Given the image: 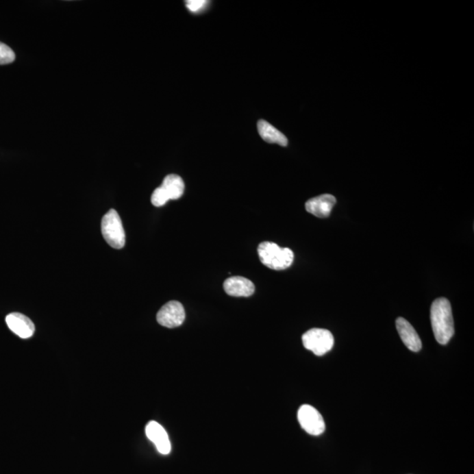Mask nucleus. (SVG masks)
<instances>
[{"mask_svg":"<svg viewBox=\"0 0 474 474\" xmlns=\"http://www.w3.org/2000/svg\"><path fill=\"white\" fill-rule=\"evenodd\" d=\"M298 420L301 428L308 434L319 436L325 430V423L322 414L310 405H302L299 408Z\"/></svg>","mask_w":474,"mask_h":474,"instance_id":"nucleus-6","label":"nucleus"},{"mask_svg":"<svg viewBox=\"0 0 474 474\" xmlns=\"http://www.w3.org/2000/svg\"><path fill=\"white\" fill-rule=\"evenodd\" d=\"M396 329L400 335L402 342L411 351L418 352L423 347L422 341L418 336L416 329L404 318L400 317L396 320Z\"/></svg>","mask_w":474,"mask_h":474,"instance_id":"nucleus-11","label":"nucleus"},{"mask_svg":"<svg viewBox=\"0 0 474 474\" xmlns=\"http://www.w3.org/2000/svg\"><path fill=\"white\" fill-rule=\"evenodd\" d=\"M14 59L15 54L10 47L0 42V64H11Z\"/></svg>","mask_w":474,"mask_h":474,"instance_id":"nucleus-14","label":"nucleus"},{"mask_svg":"<svg viewBox=\"0 0 474 474\" xmlns=\"http://www.w3.org/2000/svg\"><path fill=\"white\" fill-rule=\"evenodd\" d=\"M304 347L316 356H323L332 351L334 346V336L329 330L312 329L302 336Z\"/></svg>","mask_w":474,"mask_h":474,"instance_id":"nucleus-5","label":"nucleus"},{"mask_svg":"<svg viewBox=\"0 0 474 474\" xmlns=\"http://www.w3.org/2000/svg\"><path fill=\"white\" fill-rule=\"evenodd\" d=\"M101 232L105 241L111 247L123 249L126 242V235L120 215L114 209H111L104 215L101 221Z\"/></svg>","mask_w":474,"mask_h":474,"instance_id":"nucleus-4","label":"nucleus"},{"mask_svg":"<svg viewBox=\"0 0 474 474\" xmlns=\"http://www.w3.org/2000/svg\"><path fill=\"white\" fill-rule=\"evenodd\" d=\"M258 253L262 264L271 270L288 269L295 260L292 249L279 247L276 243L271 242H261L258 248Z\"/></svg>","mask_w":474,"mask_h":474,"instance_id":"nucleus-2","label":"nucleus"},{"mask_svg":"<svg viewBox=\"0 0 474 474\" xmlns=\"http://www.w3.org/2000/svg\"><path fill=\"white\" fill-rule=\"evenodd\" d=\"M336 202V198L332 195H320L305 202V210L316 217H329Z\"/></svg>","mask_w":474,"mask_h":474,"instance_id":"nucleus-12","label":"nucleus"},{"mask_svg":"<svg viewBox=\"0 0 474 474\" xmlns=\"http://www.w3.org/2000/svg\"><path fill=\"white\" fill-rule=\"evenodd\" d=\"M258 129L264 141L269 143H276V145L283 146V147L288 146V140L286 136L280 132L279 130H277L276 127H274L273 125L267 123V121L264 120L258 121Z\"/></svg>","mask_w":474,"mask_h":474,"instance_id":"nucleus-13","label":"nucleus"},{"mask_svg":"<svg viewBox=\"0 0 474 474\" xmlns=\"http://www.w3.org/2000/svg\"><path fill=\"white\" fill-rule=\"evenodd\" d=\"M186 4L190 12H197L207 5L208 1L205 0H189V1L186 2Z\"/></svg>","mask_w":474,"mask_h":474,"instance_id":"nucleus-15","label":"nucleus"},{"mask_svg":"<svg viewBox=\"0 0 474 474\" xmlns=\"http://www.w3.org/2000/svg\"><path fill=\"white\" fill-rule=\"evenodd\" d=\"M185 319V308L180 302L176 301L168 302L163 305L157 316L158 323L169 329L182 325Z\"/></svg>","mask_w":474,"mask_h":474,"instance_id":"nucleus-7","label":"nucleus"},{"mask_svg":"<svg viewBox=\"0 0 474 474\" xmlns=\"http://www.w3.org/2000/svg\"><path fill=\"white\" fill-rule=\"evenodd\" d=\"M223 288L227 295L233 297H249L255 292L253 282L246 277L240 276L229 277L224 282Z\"/></svg>","mask_w":474,"mask_h":474,"instance_id":"nucleus-10","label":"nucleus"},{"mask_svg":"<svg viewBox=\"0 0 474 474\" xmlns=\"http://www.w3.org/2000/svg\"><path fill=\"white\" fill-rule=\"evenodd\" d=\"M430 321L436 341L447 345L455 332L451 305L447 299H435L430 308Z\"/></svg>","mask_w":474,"mask_h":474,"instance_id":"nucleus-1","label":"nucleus"},{"mask_svg":"<svg viewBox=\"0 0 474 474\" xmlns=\"http://www.w3.org/2000/svg\"><path fill=\"white\" fill-rule=\"evenodd\" d=\"M5 322L9 329L21 338H31L36 330L32 321L23 314L12 313L8 314L5 318Z\"/></svg>","mask_w":474,"mask_h":474,"instance_id":"nucleus-9","label":"nucleus"},{"mask_svg":"<svg viewBox=\"0 0 474 474\" xmlns=\"http://www.w3.org/2000/svg\"><path fill=\"white\" fill-rule=\"evenodd\" d=\"M146 436L155 445L161 454L168 455L171 450L169 436L165 429L155 421L147 424L145 429Z\"/></svg>","mask_w":474,"mask_h":474,"instance_id":"nucleus-8","label":"nucleus"},{"mask_svg":"<svg viewBox=\"0 0 474 474\" xmlns=\"http://www.w3.org/2000/svg\"><path fill=\"white\" fill-rule=\"evenodd\" d=\"M185 192L182 177L170 174L164 177L163 184L152 193L151 203L155 207H163L170 199H179Z\"/></svg>","mask_w":474,"mask_h":474,"instance_id":"nucleus-3","label":"nucleus"}]
</instances>
